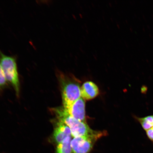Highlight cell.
Returning <instances> with one entry per match:
<instances>
[{"instance_id": "obj_1", "label": "cell", "mask_w": 153, "mask_h": 153, "mask_svg": "<svg viewBox=\"0 0 153 153\" xmlns=\"http://www.w3.org/2000/svg\"><path fill=\"white\" fill-rule=\"evenodd\" d=\"M57 76L62 88L63 108H68L81 97L80 82L74 76L57 73Z\"/></svg>"}, {"instance_id": "obj_2", "label": "cell", "mask_w": 153, "mask_h": 153, "mask_svg": "<svg viewBox=\"0 0 153 153\" xmlns=\"http://www.w3.org/2000/svg\"><path fill=\"white\" fill-rule=\"evenodd\" d=\"M54 111L59 121L65 124L70 128L72 136L74 137L97 135L101 132L93 131L86 123L79 121L72 117L63 107L55 109Z\"/></svg>"}, {"instance_id": "obj_3", "label": "cell", "mask_w": 153, "mask_h": 153, "mask_svg": "<svg viewBox=\"0 0 153 153\" xmlns=\"http://www.w3.org/2000/svg\"><path fill=\"white\" fill-rule=\"evenodd\" d=\"M0 63L7 81L13 86L17 95H18L20 91V82L16 58L5 55L0 51Z\"/></svg>"}, {"instance_id": "obj_4", "label": "cell", "mask_w": 153, "mask_h": 153, "mask_svg": "<svg viewBox=\"0 0 153 153\" xmlns=\"http://www.w3.org/2000/svg\"><path fill=\"white\" fill-rule=\"evenodd\" d=\"M106 133L101 131L97 135L74 137L71 141L73 153H90L96 141Z\"/></svg>"}, {"instance_id": "obj_5", "label": "cell", "mask_w": 153, "mask_h": 153, "mask_svg": "<svg viewBox=\"0 0 153 153\" xmlns=\"http://www.w3.org/2000/svg\"><path fill=\"white\" fill-rule=\"evenodd\" d=\"M64 109L72 117L86 123L85 102L82 97L73 103L69 108Z\"/></svg>"}, {"instance_id": "obj_6", "label": "cell", "mask_w": 153, "mask_h": 153, "mask_svg": "<svg viewBox=\"0 0 153 153\" xmlns=\"http://www.w3.org/2000/svg\"><path fill=\"white\" fill-rule=\"evenodd\" d=\"M55 128L53 136V142L56 145L62 142L66 137L72 136L70 128L65 124L59 121Z\"/></svg>"}, {"instance_id": "obj_7", "label": "cell", "mask_w": 153, "mask_h": 153, "mask_svg": "<svg viewBox=\"0 0 153 153\" xmlns=\"http://www.w3.org/2000/svg\"><path fill=\"white\" fill-rule=\"evenodd\" d=\"M99 91L98 87L94 82H86L81 87V97L85 100H91L99 95Z\"/></svg>"}, {"instance_id": "obj_8", "label": "cell", "mask_w": 153, "mask_h": 153, "mask_svg": "<svg viewBox=\"0 0 153 153\" xmlns=\"http://www.w3.org/2000/svg\"><path fill=\"white\" fill-rule=\"evenodd\" d=\"M71 136L66 137L56 145L55 153H73L71 146Z\"/></svg>"}, {"instance_id": "obj_9", "label": "cell", "mask_w": 153, "mask_h": 153, "mask_svg": "<svg viewBox=\"0 0 153 153\" xmlns=\"http://www.w3.org/2000/svg\"><path fill=\"white\" fill-rule=\"evenodd\" d=\"M135 118L145 131L153 127V115L143 117H139L135 116Z\"/></svg>"}, {"instance_id": "obj_10", "label": "cell", "mask_w": 153, "mask_h": 153, "mask_svg": "<svg viewBox=\"0 0 153 153\" xmlns=\"http://www.w3.org/2000/svg\"><path fill=\"white\" fill-rule=\"evenodd\" d=\"M7 81L0 63V88L4 87L6 85Z\"/></svg>"}, {"instance_id": "obj_11", "label": "cell", "mask_w": 153, "mask_h": 153, "mask_svg": "<svg viewBox=\"0 0 153 153\" xmlns=\"http://www.w3.org/2000/svg\"><path fill=\"white\" fill-rule=\"evenodd\" d=\"M146 131V134L148 139L153 143V127Z\"/></svg>"}]
</instances>
